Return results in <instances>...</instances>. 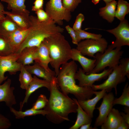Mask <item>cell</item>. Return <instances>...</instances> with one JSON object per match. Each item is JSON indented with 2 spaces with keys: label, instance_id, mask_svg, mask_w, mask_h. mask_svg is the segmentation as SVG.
Instances as JSON below:
<instances>
[{
  "label": "cell",
  "instance_id": "1",
  "mask_svg": "<svg viewBox=\"0 0 129 129\" xmlns=\"http://www.w3.org/2000/svg\"><path fill=\"white\" fill-rule=\"evenodd\" d=\"M50 96L48 103L44 108L48 112L47 119L55 124H59L70 120L69 114L76 113L77 105L68 95L59 90L56 76L53 77L50 82Z\"/></svg>",
  "mask_w": 129,
  "mask_h": 129
},
{
  "label": "cell",
  "instance_id": "2",
  "mask_svg": "<svg viewBox=\"0 0 129 129\" xmlns=\"http://www.w3.org/2000/svg\"><path fill=\"white\" fill-rule=\"evenodd\" d=\"M77 69V65L73 60L62 64L56 76L58 86L64 94H72L77 100L90 99L95 91L91 87H81L76 84L75 76Z\"/></svg>",
  "mask_w": 129,
  "mask_h": 129
},
{
  "label": "cell",
  "instance_id": "3",
  "mask_svg": "<svg viewBox=\"0 0 129 129\" xmlns=\"http://www.w3.org/2000/svg\"><path fill=\"white\" fill-rule=\"evenodd\" d=\"M31 26L29 32L26 38L20 46L16 53L20 54L24 48L28 47L39 46L46 38L54 34L62 33L63 28L57 26L52 20L40 22L37 17L29 16Z\"/></svg>",
  "mask_w": 129,
  "mask_h": 129
},
{
  "label": "cell",
  "instance_id": "4",
  "mask_svg": "<svg viewBox=\"0 0 129 129\" xmlns=\"http://www.w3.org/2000/svg\"><path fill=\"white\" fill-rule=\"evenodd\" d=\"M43 42L48 49L52 59L50 64L54 69L56 77L61 66L71 59L72 48L69 42L61 33L47 38Z\"/></svg>",
  "mask_w": 129,
  "mask_h": 129
},
{
  "label": "cell",
  "instance_id": "5",
  "mask_svg": "<svg viewBox=\"0 0 129 129\" xmlns=\"http://www.w3.org/2000/svg\"><path fill=\"white\" fill-rule=\"evenodd\" d=\"M121 49V47L113 49L109 45L103 53L95 54L94 58L96 59L95 66L90 73H98L107 67L113 69L118 65L123 53Z\"/></svg>",
  "mask_w": 129,
  "mask_h": 129
},
{
  "label": "cell",
  "instance_id": "6",
  "mask_svg": "<svg viewBox=\"0 0 129 129\" xmlns=\"http://www.w3.org/2000/svg\"><path fill=\"white\" fill-rule=\"evenodd\" d=\"M45 11L50 19L59 25H63V20L69 22L71 18V12L63 7L62 0H49L46 4Z\"/></svg>",
  "mask_w": 129,
  "mask_h": 129
},
{
  "label": "cell",
  "instance_id": "7",
  "mask_svg": "<svg viewBox=\"0 0 129 129\" xmlns=\"http://www.w3.org/2000/svg\"><path fill=\"white\" fill-rule=\"evenodd\" d=\"M107 79L102 83L98 85H93L91 88L94 91L105 90L107 93L111 92L114 88L115 94H117V86L126 81V76L123 74L119 64L113 69Z\"/></svg>",
  "mask_w": 129,
  "mask_h": 129
},
{
  "label": "cell",
  "instance_id": "8",
  "mask_svg": "<svg viewBox=\"0 0 129 129\" xmlns=\"http://www.w3.org/2000/svg\"><path fill=\"white\" fill-rule=\"evenodd\" d=\"M108 43L102 38L98 39H87L79 42L76 48L84 56L94 58L96 53H103L107 48Z\"/></svg>",
  "mask_w": 129,
  "mask_h": 129
},
{
  "label": "cell",
  "instance_id": "9",
  "mask_svg": "<svg viewBox=\"0 0 129 129\" xmlns=\"http://www.w3.org/2000/svg\"><path fill=\"white\" fill-rule=\"evenodd\" d=\"M19 54L15 53L6 56H0V84L8 78L5 75L6 72L14 75L20 71L22 65L17 61Z\"/></svg>",
  "mask_w": 129,
  "mask_h": 129
},
{
  "label": "cell",
  "instance_id": "10",
  "mask_svg": "<svg viewBox=\"0 0 129 129\" xmlns=\"http://www.w3.org/2000/svg\"><path fill=\"white\" fill-rule=\"evenodd\" d=\"M106 31L113 34L116 38L115 41L109 45L112 48L129 46V24L127 20L120 21L116 27Z\"/></svg>",
  "mask_w": 129,
  "mask_h": 129
},
{
  "label": "cell",
  "instance_id": "11",
  "mask_svg": "<svg viewBox=\"0 0 129 129\" xmlns=\"http://www.w3.org/2000/svg\"><path fill=\"white\" fill-rule=\"evenodd\" d=\"M113 70V68H109L104 69L100 73L86 74L82 69L79 68L75 74V78L79 81L78 85L79 86L91 88L95 81H100L108 77Z\"/></svg>",
  "mask_w": 129,
  "mask_h": 129
},
{
  "label": "cell",
  "instance_id": "12",
  "mask_svg": "<svg viewBox=\"0 0 129 129\" xmlns=\"http://www.w3.org/2000/svg\"><path fill=\"white\" fill-rule=\"evenodd\" d=\"M106 92L102 97L103 100L100 106L97 108L99 111V114L96 119L94 127L101 126L105 121L109 112L113 108V101L115 98L114 95L112 92Z\"/></svg>",
  "mask_w": 129,
  "mask_h": 129
},
{
  "label": "cell",
  "instance_id": "13",
  "mask_svg": "<svg viewBox=\"0 0 129 129\" xmlns=\"http://www.w3.org/2000/svg\"><path fill=\"white\" fill-rule=\"evenodd\" d=\"M11 80L8 79L3 84H0V102H4L9 108L17 103L13 92L15 88L11 86Z\"/></svg>",
  "mask_w": 129,
  "mask_h": 129
},
{
  "label": "cell",
  "instance_id": "14",
  "mask_svg": "<svg viewBox=\"0 0 129 129\" xmlns=\"http://www.w3.org/2000/svg\"><path fill=\"white\" fill-rule=\"evenodd\" d=\"M42 87H46L49 91L50 82L44 79H40L36 75H34L32 81L26 90L25 96L23 101L20 103L19 110H22L24 105L27 103L31 95L38 89Z\"/></svg>",
  "mask_w": 129,
  "mask_h": 129
},
{
  "label": "cell",
  "instance_id": "15",
  "mask_svg": "<svg viewBox=\"0 0 129 129\" xmlns=\"http://www.w3.org/2000/svg\"><path fill=\"white\" fill-rule=\"evenodd\" d=\"M71 59L78 62L86 74H90L95 66V59H92L86 58L76 48L72 49Z\"/></svg>",
  "mask_w": 129,
  "mask_h": 129
},
{
  "label": "cell",
  "instance_id": "16",
  "mask_svg": "<svg viewBox=\"0 0 129 129\" xmlns=\"http://www.w3.org/2000/svg\"><path fill=\"white\" fill-rule=\"evenodd\" d=\"M106 92L105 90L97 91H95V96L93 98L84 100H78V102L83 109L92 118L93 117V113L97 102L104 96Z\"/></svg>",
  "mask_w": 129,
  "mask_h": 129
},
{
  "label": "cell",
  "instance_id": "17",
  "mask_svg": "<svg viewBox=\"0 0 129 129\" xmlns=\"http://www.w3.org/2000/svg\"><path fill=\"white\" fill-rule=\"evenodd\" d=\"M43 67L47 71L50 72H54L49 68L48 65L52 61L47 46L42 42L38 47L36 57L34 60Z\"/></svg>",
  "mask_w": 129,
  "mask_h": 129
},
{
  "label": "cell",
  "instance_id": "18",
  "mask_svg": "<svg viewBox=\"0 0 129 129\" xmlns=\"http://www.w3.org/2000/svg\"><path fill=\"white\" fill-rule=\"evenodd\" d=\"M3 13L8 16L21 29H26L30 28L31 24L29 14L23 12L5 11Z\"/></svg>",
  "mask_w": 129,
  "mask_h": 129
},
{
  "label": "cell",
  "instance_id": "19",
  "mask_svg": "<svg viewBox=\"0 0 129 129\" xmlns=\"http://www.w3.org/2000/svg\"><path fill=\"white\" fill-rule=\"evenodd\" d=\"M30 29H18L6 37L8 38L15 53L27 36Z\"/></svg>",
  "mask_w": 129,
  "mask_h": 129
},
{
  "label": "cell",
  "instance_id": "20",
  "mask_svg": "<svg viewBox=\"0 0 129 129\" xmlns=\"http://www.w3.org/2000/svg\"><path fill=\"white\" fill-rule=\"evenodd\" d=\"M123 118L117 109L113 108L104 122L101 126V129H117Z\"/></svg>",
  "mask_w": 129,
  "mask_h": 129
},
{
  "label": "cell",
  "instance_id": "21",
  "mask_svg": "<svg viewBox=\"0 0 129 129\" xmlns=\"http://www.w3.org/2000/svg\"><path fill=\"white\" fill-rule=\"evenodd\" d=\"M26 69L32 75H35L37 77L42 78L50 82L53 77L56 76L55 72H50L47 71L38 63L35 62L32 65L24 66Z\"/></svg>",
  "mask_w": 129,
  "mask_h": 129
},
{
  "label": "cell",
  "instance_id": "22",
  "mask_svg": "<svg viewBox=\"0 0 129 129\" xmlns=\"http://www.w3.org/2000/svg\"><path fill=\"white\" fill-rule=\"evenodd\" d=\"M38 47H26L19 54L17 61L21 65L25 66L33 63L36 57Z\"/></svg>",
  "mask_w": 129,
  "mask_h": 129
},
{
  "label": "cell",
  "instance_id": "23",
  "mask_svg": "<svg viewBox=\"0 0 129 129\" xmlns=\"http://www.w3.org/2000/svg\"><path fill=\"white\" fill-rule=\"evenodd\" d=\"M117 3L113 0L106 4L105 6L99 9V16L109 22L112 23L114 19Z\"/></svg>",
  "mask_w": 129,
  "mask_h": 129
},
{
  "label": "cell",
  "instance_id": "24",
  "mask_svg": "<svg viewBox=\"0 0 129 129\" xmlns=\"http://www.w3.org/2000/svg\"><path fill=\"white\" fill-rule=\"evenodd\" d=\"M77 105L76 110L77 113V119L74 124L70 129H78L82 125L92 122V118L85 111L79 104L77 99L73 98Z\"/></svg>",
  "mask_w": 129,
  "mask_h": 129
},
{
  "label": "cell",
  "instance_id": "25",
  "mask_svg": "<svg viewBox=\"0 0 129 129\" xmlns=\"http://www.w3.org/2000/svg\"><path fill=\"white\" fill-rule=\"evenodd\" d=\"M21 29L7 15L3 19L0 20V35L7 37L15 30Z\"/></svg>",
  "mask_w": 129,
  "mask_h": 129
},
{
  "label": "cell",
  "instance_id": "26",
  "mask_svg": "<svg viewBox=\"0 0 129 129\" xmlns=\"http://www.w3.org/2000/svg\"><path fill=\"white\" fill-rule=\"evenodd\" d=\"M10 112L13 113L16 119H23L27 116H35L37 115H46L48 112L44 110H35L31 108L24 111H17L12 107L9 108Z\"/></svg>",
  "mask_w": 129,
  "mask_h": 129
},
{
  "label": "cell",
  "instance_id": "27",
  "mask_svg": "<svg viewBox=\"0 0 129 129\" xmlns=\"http://www.w3.org/2000/svg\"><path fill=\"white\" fill-rule=\"evenodd\" d=\"M25 0H1L7 4V9L13 12H23L28 14L30 12L26 8L25 4Z\"/></svg>",
  "mask_w": 129,
  "mask_h": 129
},
{
  "label": "cell",
  "instance_id": "28",
  "mask_svg": "<svg viewBox=\"0 0 129 129\" xmlns=\"http://www.w3.org/2000/svg\"><path fill=\"white\" fill-rule=\"evenodd\" d=\"M115 17L120 21L125 19L126 15L129 13V3L124 0H119L117 2Z\"/></svg>",
  "mask_w": 129,
  "mask_h": 129
},
{
  "label": "cell",
  "instance_id": "29",
  "mask_svg": "<svg viewBox=\"0 0 129 129\" xmlns=\"http://www.w3.org/2000/svg\"><path fill=\"white\" fill-rule=\"evenodd\" d=\"M19 76V80L20 87L23 89L26 90L32 81L33 77L32 74L22 65Z\"/></svg>",
  "mask_w": 129,
  "mask_h": 129
},
{
  "label": "cell",
  "instance_id": "30",
  "mask_svg": "<svg viewBox=\"0 0 129 129\" xmlns=\"http://www.w3.org/2000/svg\"><path fill=\"white\" fill-rule=\"evenodd\" d=\"M15 53L6 37L0 35V56H5Z\"/></svg>",
  "mask_w": 129,
  "mask_h": 129
},
{
  "label": "cell",
  "instance_id": "31",
  "mask_svg": "<svg viewBox=\"0 0 129 129\" xmlns=\"http://www.w3.org/2000/svg\"><path fill=\"white\" fill-rule=\"evenodd\" d=\"M113 104V106L119 104L129 107V86L128 82L125 85L121 96L114 98Z\"/></svg>",
  "mask_w": 129,
  "mask_h": 129
},
{
  "label": "cell",
  "instance_id": "32",
  "mask_svg": "<svg viewBox=\"0 0 129 129\" xmlns=\"http://www.w3.org/2000/svg\"><path fill=\"white\" fill-rule=\"evenodd\" d=\"M75 31L78 43L82 40L85 39H98L102 37V35L100 34H96L88 32L81 29Z\"/></svg>",
  "mask_w": 129,
  "mask_h": 129
},
{
  "label": "cell",
  "instance_id": "33",
  "mask_svg": "<svg viewBox=\"0 0 129 129\" xmlns=\"http://www.w3.org/2000/svg\"><path fill=\"white\" fill-rule=\"evenodd\" d=\"M48 101V99L45 95L40 94L33 104L31 108L37 110L42 109L45 107Z\"/></svg>",
  "mask_w": 129,
  "mask_h": 129
},
{
  "label": "cell",
  "instance_id": "34",
  "mask_svg": "<svg viewBox=\"0 0 129 129\" xmlns=\"http://www.w3.org/2000/svg\"><path fill=\"white\" fill-rule=\"evenodd\" d=\"M82 0H62L63 7L70 12L74 11Z\"/></svg>",
  "mask_w": 129,
  "mask_h": 129
},
{
  "label": "cell",
  "instance_id": "35",
  "mask_svg": "<svg viewBox=\"0 0 129 129\" xmlns=\"http://www.w3.org/2000/svg\"><path fill=\"white\" fill-rule=\"evenodd\" d=\"M119 64L120 65L123 74L129 78V58L120 59Z\"/></svg>",
  "mask_w": 129,
  "mask_h": 129
},
{
  "label": "cell",
  "instance_id": "36",
  "mask_svg": "<svg viewBox=\"0 0 129 129\" xmlns=\"http://www.w3.org/2000/svg\"><path fill=\"white\" fill-rule=\"evenodd\" d=\"M35 12L37 15V18L40 22H45L51 19L48 14L43 9L39 10Z\"/></svg>",
  "mask_w": 129,
  "mask_h": 129
},
{
  "label": "cell",
  "instance_id": "37",
  "mask_svg": "<svg viewBox=\"0 0 129 129\" xmlns=\"http://www.w3.org/2000/svg\"><path fill=\"white\" fill-rule=\"evenodd\" d=\"M84 20V16L81 13H79L77 16L73 27L75 31H78L81 29L82 24Z\"/></svg>",
  "mask_w": 129,
  "mask_h": 129
},
{
  "label": "cell",
  "instance_id": "38",
  "mask_svg": "<svg viewBox=\"0 0 129 129\" xmlns=\"http://www.w3.org/2000/svg\"><path fill=\"white\" fill-rule=\"evenodd\" d=\"M11 125L10 120L0 113V129H8L11 127Z\"/></svg>",
  "mask_w": 129,
  "mask_h": 129
},
{
  "label": "cell",
  "instance_id": "39",
  "mask_svg": "<svg viewBox=\"0 0 129 129\" xmlns=\"http://www.w3.org/2000/svg\"><path fill=\"white\" fill-rule=\"evenodd\" d=\"M65 28L71 37L73 43L77 45L78 43L77 40L75 31L69 25L66 26Z\"/></svg>",
  "mask_w": 129,
  "mask_h": 129
},
{
  "label": "cell",
  "instance_id": "40",
  "mask_svg": "<svg viewBox=\"0 0 129 129\" xmlns=\"http://www.w3.org/2000/svg\"><path fill=\"white\" fill-rule=\"evenodd\" d=\"M44 2V0H35L32 8V11L35 12L39 10L43 9Z\"/></svg>",
  "mask_w": 129,
  "mask_h": 129
},
{
  "label": "cell",
  "instance_id": "41",
  "mask_svg": "<svg viewBox=\"0 0 129 129\" xmlns=\"http://www.w3.org/2000/svg\"><path fill=\"white\" fill-rule=\"evenodd\" d=\"M129 128V124L127 123L123 118L117 129H128Z\"/></svg>",
  "mask_w": 129,
  "mask_h": 129
},
{
  "label": "cell",
  "instance_id": "42",
  "mask_svg": "<svg viewBox=\"0 0 129 129\" xmlns=\"http://www.w3.org/2000/svg\"><path fill=\"white\" fill-rule=\"evenodd\" d=\"M125 113H126L122 112H120L123 119L127 123L129 124V112Z\"/></svg>",
  "mask_w": 129,
  "mask_h": 129
},
{
  "label": "cell",
  "instance_id": "43",
  "mask_svg": "<svg viewBox=\"0 0 129 129\" xmlns=\"http://www.w3.org/2000/svg\"><path fill=\"white\" fill-rule=\"evenodd\" d=\"M91 123L85 124L82 125L80 128V129H97V128L92 127L91 126Z\"/></svg>",
  "mask_w": 129,
  "mask_h": 129
},
{
  "label": "cell",
  "instance_id": "44",
  "mask_svg": "<svg viewBox=\"0 0 129 129\" xmlns=\"http://www.w3.org/2000/svg\"><path fill=\"white\" fill-rule=\"evenodd\" d=\"M4 7L3 5L0 2V16H5L3 13V12L4 11Z\"/></svg>",
  "mask_w": 129,
  "mask_h": 129
},
{
  "label": "cell",
  "instance_id": "45",
  "mask_svg": "<svg viewBox=\"0 0 129 129\" xmlns=\"http://www.w3.org/2000/svg\"><path fill=\"white\" fill-rule=\"evenodd\" d=\"M100 0H92V2L95 5H96L98 3Z\"/></svg>",
  "mask_w": 129,
  "mask_h": 129
},
{
  "label": "cell",
  "instance_id": "46",
  "mask_svg": "<svg viewBox=\"0 0 129 129\" xmlns=\"http://www.w3.org/2000/svg\"><path fill=\"white\" fill-rule=\"evenodd\" d=\"M106 4L109 2L113 0H103Z\"/></svg>",
  "mask_w": 129,
  "mask_h": 129
},
{
  "label": "cell",
  "instance_id": "47",
  "mask_svg": "<svg viewBox=\"0 0 129 129\" xmlns=\"http://www.w3.org/2000/svg\"><path fill=\"white\" fill-rule=\"evenodd\" d=\"M5 17V16H0V20L3 19Z\"/></svg>",
  "mask_w": 129,
  "mask_h": 129
}]
</instances>
